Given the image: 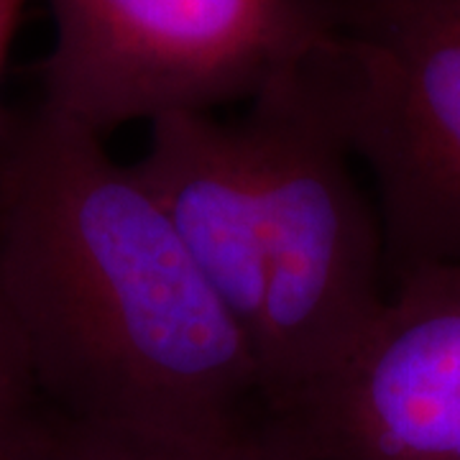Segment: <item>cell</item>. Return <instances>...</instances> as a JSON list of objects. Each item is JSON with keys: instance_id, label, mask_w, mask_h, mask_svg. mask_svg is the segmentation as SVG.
<instances>
[{"instance_id": "obj_8", "label": "cell", "mask_w": 460, "mask_h": 460, "mask_svg": "<svg viewBox=\"0 0 460 460\" xmlns=\"http://www.w3.org/2000/svg\"><path fill=\"white\" fill-rule=\"evenodd\" d=\"M26 3L29 0H0V75H3V66L8 59V51L13 44L18 21H21Z\"/></svg>"}, {"instance_id": "obj_6", "label": "cell", "mask_w": 460, "mask_h": 460, "mask_svg": "<svg viewBox=\"0 0 460 460\" xmlns=\"http://www.w3.org/2000/svg\"><path fill=\"white\" fill-rule=\"evenodd\" d=\"M13 460H305L279 429L263 425L215 443H174L95 428L41 404Z\"/></svg>"}, {"instance_id": "obj_3", "label": "cell", "mask_w": 460, "mask_h": 460, "mask_svg": "<svg viewBox=\"0 0 460 460\" xmlns=\"http://www.w3.org/2000/svg\"><path fill=\"white\" fill-rule=\"evenodd\" d=\"M41 105L105 138L131 120L213 115L307 65L330 0H47Z\"/></svg>"}, {"instance_id": "obj_1", "label": "cell", "mask_w": 460, "mask_h": 460, "mask_svg": "<svg viewBox=\"0 0 460 460\" xmlns=\"http://www.w3.org/2000/svg\"><path fill=\"white\" fill-rule=\"evenodd\" d=\"M0 295L57 414L174 443L269 425L248 341L162 205L41 102L0 115Z\"/></svg>"}, {"instance_id": "obj_2", "label": "cell", "mask_w": 460, "mask_h": 460, "mask_svg": "<svg viewBox=\"0 0 460 460\" xmlns=\"http://www.w3.org/2000/svg\"><path fill=\"white\" fill-rule=\"evenodd\" d=\"M253 164L256 305L246 341L269 422L348 361L389 295L376 205L310 62L241 115Z\"/></svg>"}, {"instance_id": "obj_7", "label": "cell", "mask_w": 460, "mask_h": 460, "mask_svg": "<svg viewBox=\"0 0 460 460\" xmlns=\"http://www.w3.org/2000/svg\"><path fill=\"white\" fill-rule=\"evenodd\" d=\"M39 410L41 396L31 366L0 295V460H13Z\"/></svg>"}, {"instance_id": "obj_4", "label": "cell", "mask_w": 460, "mask_h": 460, "mask_svg": "<svg viewBox=\"0 0 460 460\" xmlns=\"http://www.w3.org/2000/svg\"><path fill=\"white\" fill-rule=\"evenodd\" d=\"M310 59L376 190L389 284L460 261V0H330Z\"/></svg>"}, {"instance_id": "obj_5", "label": "cell", "mask_w": 460, "mask_h": 460, "mask_svg": "<svg viewBox=\"0 0 460 460\" xmlns=\"http://www.w3.org/2000/svg\"><path fill=\"white\" fill-rule=\"evenodd\" d=\"M271 425L305 460H460V261L396 277L338 374Z\"/></svg>"}]
</instances>
